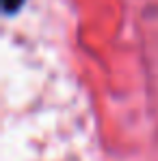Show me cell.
I'll return each mask as SVG.
<instances>
[{
	"label": "cell",
	"mask_w": 158,
	"mask_h": 161,
	"mask_svg": "<svg viewBox=\"0 0 158 161\" xmlns=\"http://www.w3.org/2000/svg\"><path fill=\"white\" fill-rule=\"evenodd\" d=\"M2 2H4V11H7V13H13V11H18V9L22 7L24 0H2Z\"/></svg>",
	"instance_id": "6da1fadb"
}]
</instances>
